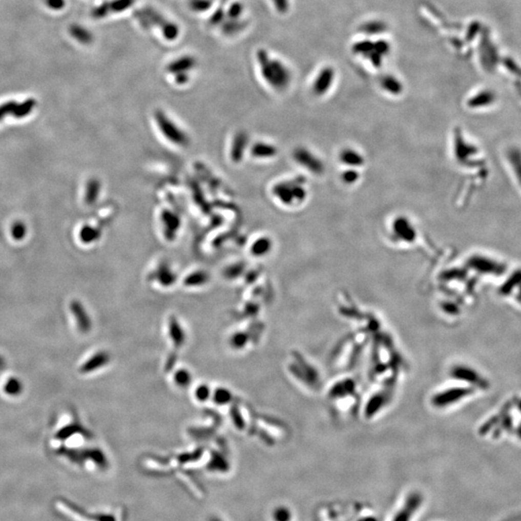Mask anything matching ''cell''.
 <instances>
[{"mask_svg":"<svg viewBox=\"0 0 521 521\" xmlns=\"http://www.w3.org/2000/svg\"><path fill=\"white\" fill-rule=\"evenodd\" d=\"M273 200L287 210H298L308 203L311 191L306 175L287 177L274 182L270 189Z\"/></svg>","mask_w":521,"mask_h":521,"instance_id":"obj_1","label":"cell"},{"mask_svg":"<svg viewBox=\"0 0 521 521\" xmlns=\"http://www.w3.org/2000/svg\"><path fill=\"white\" fill-rule=\"evenodd\" d=\"M390 240L404 247L414 246L419 240V229L413 219L407 215H394L387 225Z\"/></svg>","mask_w":521,"mask_h":521,"instance_id":"obj_2","label":"cell"},{"mask_svg":"<svg viewBox=\"0 0 521 521\" xmlns=\"http://www.w3.org/2000/svg\"><path fill=\"white\" fill-rule=\"evenodd\" d=\"M294 162L310 177L321 178L326 173V163L315 150L304 145L298 146L291 152Z\"/></svg>","mask_w":521,"mask_h":521,"instance_id":"obj_3","label":"cell"},{"mask_svg":"<svg viewBox=\"0 0 521 521\" xmlns=\"http://www.w3.org/2000/svg\"><path fill=\"white\" fill-rule=\"evenodd\" d=\"M53 505L55 511L61 516H65L68 520L116 521L115 517L109 513H91L83 511V509L74 504L72 501H68L64 498H58Z\"/></svg>","mask_w":521,"mask_h":521,"instance_id":"obj_4","label":"cell"},{"mask_svg":"<svg viewBox=\"0 0 521 521\" xmlns=\"http://www.w3.org/2000/svg\"><path fill=\"white\" fill-rule=\"evenodd\" d=\"M259 61L263 76L269 86L277 91L285 90L288 87L289 77L283 67L275 62H267L266 54L264 51L259 52Z\"/></svg>","mask_w":521,"mask_h":521,"instance_id":"obj_5","label":"cell"},{"mask_svg":"<svg viewBox=\"0 0 521 521\" xmlns=\"http://www.w3.org/2000/svg\"><path fill=\"white\" fill-rule=\"evenodd\" d=\"M157 130L161 133L164 140L170 142L174 146L183 148L187 142L189 137L182 128L174 122L171 118L166 115L164 112H158L156 114Z\"/></svg>","mask_w":521,"mask_h":521,"instance_id":"obj_6","label":"cell"},{"mask_svg":"<svg viewBox=\"0 0 521 521\" xmlns=\"http://www.w3.org/2000/svg\"><path fill=\"white\" fill-rule=\"evenodd\" d=\"M337 160L342 168H356L363 170L367 165V157L362 150L355 146H344L338 151Z\"/></svg>","mask_w":521,"mask_h":521,"instance_id":"obj_7","label":"cell"},{"mask_svg":"<svg viewBox=\"0 0 521 521\" xmlns=\"http://www.w3.org/2000/svg\"><path fill=\"white\" fill-rule=\"evenodd\" d=\"M279 150L276 145H274L270 142L266 141H261L257 142L256 144L252 147V156L257 159H263V160H272L273 158L278 156Z\"/></svg>","mask_w":521,"mask_h":521,"instance_id":"obj_8","label":"cell"},{"mask_svg":"<svg viewBox=\"0 0 521 521\" xmlns=\"http://www.w3.org/2000/svg\"><path fill=\"white\" fill-rule=\"evenodd\" d=\"M363 171L356 168H342L339 174L341 183L347 187H353L362 181Z\"/></svg>","mask_w":521,"mask_h":521,"instance_id":"obj_9","label":"cell"},{"mask_svg":"<svg viewBox=\"0 0 521 521\" xmlns=\"http://www.w3.org/2000/svg\"><path fill=\"white\" fill-rule=\"evenodd\" d=\"M273 246L274 245H273V239L269 238V237L264 236V237H261V238L257 239L253 242L252 251H253V254H255L256 256H266L267 254H269L272 252Z\"/></svg>","mask_w":521,"mask_h":521,"instance_id":"obj_10","label":"cell"},{"mask_svg":"<svg viewBox=\"0 0 521 521\" xmlns=\"http://www.w3.org/2000/svg\"><path fill=\"white\" fill-rule=\"evenodd\" d=\"M420 503V500L418 496L413 497L411 498L410 500L407 501V503L405 506V508L403 509V511H401L400 513H398L396 518L394 521H408L410 516L412 515V513H414L415 509L418 507V505Z\"/></svg>","mask_w":521,"mask_h":521,"instance_id":"obj_11","label":"cell"},{"mask_svg":"<svg viewBox=\"0 0 521 521\" xmlns=\"http://www.w3.org/2000/svg\"><path fill=\"white\" fill-rule=\"evenodd\" d=\"M194 64H195V61L193 58L185 56V57H182L175 61L171 65H169V71L172 70V72L178 73V74H182L184 72L186 73V71L189 69H191V67L194 66Z\"/></svg>","mask_w":521,"mask_h":521,"instance_id":"obj_12","label":"cell"},{"mask_svg":"<svg viewBox=\"0 0 521 521\" xmlns=\"http://www.w3.org/2000/svg\"><path fill=\"white\" fill-rule=\"evenodd\" d=\"M273 520L274 521H289L290 520V513L289 510L285 507H278L273 512Z\"/></svg>","mask_w":521,"mask_h":521,"instance_id":"obj_13","label":"cell"},{"mask_svg":"<svg viewBox=\"0 0 521 521\" xmlns=\"http://www.w3.org/2000/svg\"><path fill=\"white\" fill-rule=\"evenodd\" d=\"M211 6L209 0H191V8L196 11H205Z\"/></svg>","mask_w":521,"mask_h":521,"instance_id":"obj_14","label":"cell"},{"mask_svg":"<svg viewBox=\"0 0 521 521\" xmlns=\"http://www.w3.org/2000/svg\"><path fill=\"white\" fill-rule=\"evenodd\" d=\"M242 12V6L240 3H235L231 6V8L229 10V17L231 18H237L240 16Z\"/></svg>","mask_w":521,"mask_h":521,"instance_id":"obj_15","label":"cell"},{"mask_svg":"<svg viewBox=\"0 0 521 521\" xmlns=\"http://www.w3.org/2000/svg\"><path fill=\"white\" fill-rule=\"evenodd\" d=\"M210 521H220L218 518H212Z\"/></svg>","mask_w":521,"mask_h":521,"instance_id":"obj_16","label":"cell"}]
</instances>
